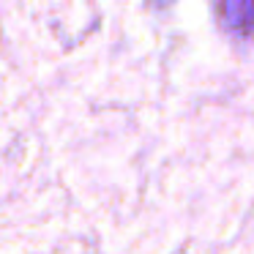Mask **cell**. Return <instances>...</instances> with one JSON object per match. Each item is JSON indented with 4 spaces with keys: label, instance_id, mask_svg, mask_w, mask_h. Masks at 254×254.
I'll return each mask as SVG.
<instances>
[{
    "label": "cell",
    "instance_id": "6da1fadb",
    "mask_svg": "<svg viewBox=\"0 0 254 254\" xmlns=\"http://www.w3.org/2000/svg\"><path fill=\"white\" fill-rule=\"evenodd\" d=\"M224 19L232 30L249 33L254 28V0H224Z\"/></svg>",
    "mask_w": 254,
    "mask_h": 254
}]
</instances>
